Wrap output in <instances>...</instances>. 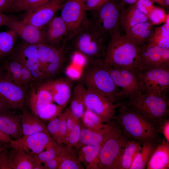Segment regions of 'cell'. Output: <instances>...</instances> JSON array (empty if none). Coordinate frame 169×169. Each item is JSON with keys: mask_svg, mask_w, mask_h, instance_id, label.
I'll return each instance as SVG.
<instances>
[{"mask_svg": "<svg viewBox=\"0 0 169 169\" xmlns=\"http://www.w3.org/2000/svg\"><path fill=\"white\" fill-rule=\"evenodd\" d=\"M50 92L41 83H34L27 89L26 104L36 115L47 104L53 102Z\"/></svg>", "mask_w": 169, "mask_h": 169, "instance_id": "obj_20", "label": "cell"}, {"mask_svg": "<svg viewBox=\"0 0 169 169\" xmlns=\"http://www.w3.org/2000/svg\"><path fill=\"white\" fill-rule=\"evenodd\" d=\"M157 143L150 141L143 144L135 156L129 169L146 168L150 157Z\"/></svg>", "mask_w": 169, "mask_h": 169, "instance_id": "obj_34", "label": "cell"}, {"mask_svg": "<svg viewBox=\"0 0 169 169\" xmlns=\"http://www.w3.org/2000/svg\"><path fill=\"white\" fill-rule=\"evenodd\" d=\"M108 37L88 18L86 15L80 26L68 35L65 42L75 52L82 54L88 60H103Z\"/></svg>", "mask_w": 169, "mask_h": 169, "instance_id": "obj_1", "label": "cell"}, {"mask_svg": "<svg viewBox=\"0 0 169 169\" xmlns=\"http://www.w3.org/2000/svg\"><path fill=\"white\" fill-rule=\"evenodd\" d=\"M14 4L13 0H0V12L12 11Z\"/></svg>", "mask_w": 169, "mask_h": 169, "instance_id": "obj_51", "label": "cell"}, {"mask_svg": "<svg viewBox=\"0 0 169 169\" xmlns=\"http://www.w3.org/2000/svg\"><path fill=\"white\" fill-rule=\"evenodd\" d=\"M159 133H161L166 141L169 142V120L166 118L158 128Z\"/></svg>", "mask_w": 169, "mask_h": 169, "instance_id": "obj_50", "label": "cell"}, {"mask_svg": "<svg viewBox=\"0 0 169 169\" xmlns=\"http://www.w3.org/2000/svg\"><path fill=\"white\" fill-rule=\"evenodd\" d=\"M37 46L41 66L46 81L51 80L60 72L64 63L67 49L65 41L60 47L46 43Z\"/></svg>", "mask_w": 169, "mask_h": 169, "instance_id": "obj_9", "label": "cell"}, {"mask_svg": "<svg viewBox=\"0 0 169 169\" xmlns=\"http://www.w3.org/2000/svg\"><path fill=\"white\" fill-rule=\"evenodd\" d=\"M139 91L143 94L166 95L169 90V69L137 67Z\"/></svg>", "mask_w": 169, "mask_h": 169, "instance_id": "obj_8", "label": "cell"}, {"mask_svg": "<svg viewBox=\"0 0 169 169\" xmlns=\"http://www.w3.org/2000/svg\"><path fill=\"white\" fill-rule=\"evenodd\" d=\"M86 88L81 82L74 87L73 91L70 110L78 119H81L85 109L84 98Z\"/></svg>", "mask_w": 169, "mask_h": 169, "instance_id": "obj_32", "label": "cell"}, {"mask_svg": "<svg viewBox=\"0 0 169 169\" xmlns=\"http://www.w3.org/2000/svg\"><path fill=\"white\" fill-rule=\"evenodd\" d=\"M81 119L85 128L94 131H102L104 128L105 124L97 115L85 108Z\"/></svg>", "mask_w": 169, "mask_h": 169, "instance_id": "obj_37", "label": "cell"}, {"mask_svg": "<svg viewBox=\"0 0 169 169\" xmlns=\"http://www.w3.org/2000/svg\"><path fill=\"white\" fill-rule=\"evenodd\" d=\"M125 103L158 128L169 114V100L166 95L143 94L138 91Z\"/></svg>", "mask_w": 169, "mask_h": 169, "instance_id": "obj_6", "label": "cell"}, {"mask_svg": "<svg viewBox=\"0 0 169 169\" xmlns=\"http://www.w3.org/2000/svg\"><path fill=\"white\" fill-rule=\"evenodd\" d=\"M62 148V147L56 143L49 149L34 156L38 161L43 165L44 163L59 156L61 151Z\"/></svg>", "mask_w": 169, "mask_h": 169, "instance_id": "obj_40", "label": "cell"}, {"mask_svg": "<svg viewBox=\"0 0 169 169\" xmlns=\"http://www.w3.org/2000/svg\"><path fill=\"white\" fill-rule=\"evenodd\" d=\"M60 9V17L67 26L69 35L81 25L86 15V11L83 3L78 0H66Z\"/></svg>", "mask_w": 169, "mask_h": 169, "instance_id": "obj_18", "label": "cell"}, {"mask_svg": "<svg viewBox=\"0 0 169 169\" xmlns=\"http://www.w3.org/2000/svg\"><path fill=\"white\" fill-rule=\"evenodd\" d=\"M9 145L0 152V169H44L34 155Z\"/></svg>", "mask_w": 169, "mask_h": 169, "instance_id": "obj_12", "label": "cell"}, {"mask_svg": "<svg viewBox=\"0 0 169 169\" xmlns=\"http://www.w3.org/2000/svg\"><path fill=\"white\" fill-rule=\"evenodd\" d=\"M44 31L45 43L54 46L64 40L69 34L67 26L60 16L54 17Z\"/></svg>", "mask_w": 169, "mask_h": 169, "instance_id": "obj_24", "label": "cell"}, {"mask_svg": "<svg viewBox=\"0 0 169 169\" xmlns=\"http://www.w3.org/2000/svg\"><path fill=\"white\" fill-rule=\"evenodd\" d=\"M108 0H87L83 3L84 10L92 11L100 8Z\"/></svg>", "mask_w": 169, "mask_h": 169, "instance_id": "obj_47", "label": "cell"}, {"mask_svg": "<svg viewBox=\"0 0 169 169\" xmlns=\"http://www.w3.org/2000/svg\"><path fill=\"white\" fill-rule=\"evenodd\" d=\"M104 64L115 84L120 88L124 97L129 98L140 91L136 68L129 69Z\"/></svg>", "mask_w": 169, "mask_h": 169, "instance_id": "obj_13", "label": "cell"}, {"mask_svg": "<svg viewBox=\"0 0 169 169\" xmlns=\"http://www.w3.org/2000/svg\"><path fill=\"white\" fill-rule=\"evenodd\" d=\"M119 114L115 115L113 119L119 124L130 140L138 141L142 145L150 141L156 143L160 142L157 128L129 107L124 102L119 107Z\"/></svg>", "mask_w": 169, "mask_h": 169, "instance_id": "obj_2", "label": "cell"}, {"mask_svg": "<svg viewBox=\"0 0 169 169\" xmlns=\"http://www.w3.org/2000/svg\"><path fill=\"white\" fill-rule=\"evenodd\" d=\"M70 110L68 107L60 115L59 135L57 143L60 145L63 143L67 132V120Z\"/></svg>", "mask_w": 169, "mask_h": 169, "instance_id": "obj_42", "label": "cell"}, {"mask_svg": "<svg viewBox=\"0 0 169 169\" xmlns=\"http://www.w3.org/2000/svg\"><path fill=\"white\" fill-rule=\"evenodd\" d=\"M149 21L148 17L140 11L135 3L123 9L121 15L120 24L125 31L135 25Z\"/></svg>", "mask_w": 169, "mask_h": 169, "instance_id": "obj_30", "label": "cell"}, {"mask_svg": "<svg viewBox=\"0 0 169 169\" xmlns=\"http://www.w3.org/2000/svg\"><path fill=\"white\" fill-rule=\"evenodd\" d=\"M129 140L115 119L106 123L99 153L100 169H115L119 156Z\"/></svg>", "mask_w": 169, "mask_h": 169, "instance_id": "obj_5", "label": "cell"}, {"mask_svg": "<svg viewBox=\"0 0 169 169\" xmlns=\"http://www.w3.org/2000/svg\"><path fill=\"white\" fill-rule=\"evenodd\" d=\"M72 62L77 65L83 67L86 64L88 59L80 53L74 52L72 55Z\"/></svg>", "mask_w": 169, "mask_h": 169, "instance_id": "obj_49", "label": "cell"}, {"mask_svg": "<svg viewBox=\"0 0 169 169\" xmlns=\"http://www.w3.org/2000/svg\"><path fill=\"white\" fill-rule=\"evenodd\" d=\"M12 141L11 137L3 132L0 130V141L4 143H9Z\"/></svg>", "mask_w": 169, "mask_h": 169, "instance_id": "obj_53", "label": "cell"}, {"mask_svg": "<svg viewBox=\"0 0 169 169\" xmlns=\"http://www.w3.org/2000/svg\"><path fill=\"white\" fill-rule=\"evenodd\" d=\"M9 110L0 112V130L16 140L23 135L21 119Z\"/></svg>", "mask_w": 169, "mask_h": 169, "instance_id": "obj_23", "label": "cell"}, {"mask_svg": "<svg viewBox=\"0 0 169 169\" xmlns=\"http://www.w3.org/2000/svg\"><path fill=\"white\" fill-rule=\"evenodd\" d=\"M167 14L162 8L156 6L148 16L149 20L154 25H158L165 22Z\"/></svg>", "mask_w": 169, "mask_h": 169, "instance_id": "obj_41", "label": "cell"}, {"mask_svg": "<svg viewBox=\"0 0 169 169\" xmlns=\"http://www.w3.org/2000/svg\"><path fill=\"white\" fill-rule=\"evenodd\" d=\"M101 144L85 146L80 149L78 157L86 169H100L99 155Z\"/></svg>", "mask_w": 169, "mask_h": 169, "instance_id": "obj_28", "label": "cell"}, {"mask_svg": "<svg viewBox=\"0 0 169 169\" xmlns=\"http://www.w3.org/2000/svg\"><path fill=\"white\" fill-rule=\"evenodd\" d=\"M79 120L74 115L70 110L67 120V133L63 143L66 144L69 132Z\"/></svg>", "mask_w": 169, "mask_h": 169, "instance_id": "obj_46", "label": "cell"}, {"mask_svg": "<svg viewBox=\"0 0 169 169\" xmlns=\"http://www.w3.org/2000/svg\"><path fill=\"white\" fill-rule=\"evenodd\" d=\"M14 1V3L15 2H17V1L19 0H13Z\"/></svg>", "mask_w": 169, "mask_h": 169, "instance_id": "obj_61", "label": "cell"}, {"mask_svg": "<svg viewBox=\"0 0 169 169\" xmlns=\"http://www.w3.org/2000/svg\"><path fill=\"white\" fill-rule=\"evenodd\" d=\"M74 147L67 145L62 147L59 158L58 169H84Z\"/></svg>", "mask_w": 169, "mask_h": 169, "instance_id": "obj_31", "label": "cell"}, {"mask_svg": "<svg viewBox=\"0 0 169 169\" xmlns=\"http://www.w3.org/2000/svg\"><path fill=\"white\" fill-rule=\"evenodd\" d=\"M51 92L53 101L64 109L71 95V85L64 79L49 80L41 83Z\"/></svg>", "mask_w": 169, "mask_h": 169, "instance_id": "obj_21", "label": "cell"}, {"mask_svg": "<svg viewBox=\"0 0 169 169\" xmlns=\"http://www.w3.org/2000/svg\"><path fill=\"white\" fill-rule=\"evenodd\" d=\"M125 5V4L129 5L135 4L137 0H120Z\"/></svg>", "mask_w": 169, "mask_h": 169, "instance_id": "obj_56", "label": "cell"}, {"mask_svg": "<svg viewBox=\"0 0 169 169\" xmlns=\"http://www.w3.org/2000/svg\"><path fill=\"white\" fill-rule=\"evenodd\" d=\"M64 110L61 106L51 102L40 110L37 116L44 121H49L59 116Z\"/></svg>", "mask_w": 169, "mask_h": 169, "instance_id": "obj_38", "label": "cell"}, {"mask_svg": "<svg viewBox=\"0 0 169 169\" xmlns=\"http://www.w3.org/2000/svg\"><path fill=\"white\" fill-rule=\"evenodd\" d=\"M105 128L106 123L103 130L100 131H94L83 127L81 130L78 142L75 147L80 149L85 146L101 144L104 139Z\"/></svg>", "mask_w": 169, "mask_h": 169, "instance_id": "obj_33", "label": "cell"}, {"mask_svg": "<svg viewBox=\"0 0 169 169\" xmlns=\"http://www.w3.org/2000/svg\"><path fill=\"white\" fill-rule=\"evenodd\" d=\"M141 145L136 141L130 140L126 143L117 161L115 169H129Z\"/></svg>", "mask_w": 169, "mask_h": 169, "instance_id": "obj_29", "label": "cell"}, {"mask_svg": "<svg viewBox=\"0 0 169 169\" xmlns=\"http://www.w3.org/2000/svg\"><path fill=\"white\" fill-rule=\"evenodd\" d=\"M153 2H156L163 6L164 0H150Z\"/></svg>", "mask_w": 169, "mask_h": 169, "instance_id": "obj_58", "label": "cell"}, {"mask_svg": "<svg viewBox=\"0 0 169 169\" xmlns=\"http://www.w3.org/2000/svg\"><path fill=\"white\" fill-rule=\"evenodd\" d=\"M65 73L72 79H79L81 74V70L76 67L69 66L66 69Z\"/></svg>", "mask_w": 169, "mask_h": 169, "instance_id": "obj_48", "label": "cell"}, {"mask_svg": "<svg viewBox=\"0 0 169 169\" xmlns=\"http://www.w3.org/2000/svg\"><path fill=\"white\" fill-rule=\"evenodd\" d=\"M142 48L128 34L122 35L120 32H117L110 37L103 62L113 66L135 68Z\"/></svg>", "mask_w": 169, "mask_h": 169, "instance_id": "obj_3", "label": "cell"}, {"mask_svg": "<svg viewBox=\"0 0 169 169\" xmlns=\"http://www.w3.org/2000/svg\"><path fill=\"white\" fill-rule=\"evenodd\" d=\"M153 3L150 0H137L135 4L140 11L148 17L155 6Z\"/></svg>", "mask_w": 169, "mask_h": 169, "instance_id": "obj_45", "label": "cell"}, {"mask_svg": "<svg viewBox=\"0 0 169 169\" xmlns=\"http://www.w3.org/2000/svg\"><path fill=\"white\" fill-rule=\"evenodd\" d=\"M79 1L82 2V3H84L87 0H78Z\"/></svg>", "mask_w": 169, "mask_h": 169, "instance_id": "obj_60", "label": "cell"}, {"mask_svg": "<svg viewBox=\"0 0 169 169\" xmlns=\"http://www.w3.org/2000/svg\"><path fill=\"white\" fill-rule=\"evenodd\" d=\"M10 18V17L0 12V28L3 26L6 25Z\"/></svg>", "mask_w": 169, "mask_h": 169, "instance_id": "obj_54", "label": "cell"}, {"mask_svg": "<svg viewBox=\"0 0 169 169\" xmlns=\"http://www.w3.org/2000/svg\"><path fill=\"white\" fill-rule=\"evenodd\" d=\"M4 143L0 141V152L5 148L9 144Z\"/></svg>", "mask_w": 169, "mask_h": 169, "instance_id": "obj_57", "label": "cell"}, {"mask_svg": "<svg viewBox=\"0 0 169 169\" xmlns=\"http://www.w3.org/2000/svg\"><path fill=\"white\" fill-rule=\"evenodd\" d=\"M125 5L120 0H108L91 11L90 20L102 32L110 37L120 32L121 13Z\"/></svg>", "mask_w": 169, "mask_h": 169, "instance_id": "obj_7", "label": "cell"}, {"mask_svg": "<svg viewBox=\"0 0 169 169\" xmlns=\"http://www.w3.org/2000/svg\"><path fill=\"white\" fill-rule=\"evenodd\" d=\"M10 109L6 101L0 95V112Z\"/></svg>", "mask_w": 169, "mask_h": 169, "instance_id": "obj_55", "label": "cell"}, {"mask_svg": "<svg viewBox=\"0 0 169 169\" xmlns=\"http://www.w3.org/2000/svg\"><path fill=\"white\" fill-rule=\"evenodd\" d=\"M84 100L85 108L99 116L104 124L110 122L113 118L116 109L123 103L113 102L100 92L86 88Z\"/></svg>", "mask_w": 169, "mask_h": 169, "instance_id": "obj_11", "label": "cell"}, {"mask_svg": "<svg viewBox=\"0 0 169 169\" xmlns=\"http://www.w3.org/2000/svg\"><path fill=\"white\" fill-rule=\"evenodd\" d=\"M13 57L30 72L35 83L46 81L41 66L37 45L25 43Z\"/></svg>", "mask_w": 169, "mask_h": 169, "instance_id": "obj_15", "label": "cell"}, {"mask_svg": "<svg viewBox=\"0 0 169 169\" xmlns=\"http://www.w3.org/2000/svg\"><path fill=\"white\" fill-rule=\"evenodd\" d=\"M52 0H19L14 3L13 11L31 12Z\"/></svg>", "mask_w": 169, "mask_h": 169, "instance_id": "obj_39", "label": "cell"}, {"mask_svg": "<svg viewBox=\"0 0 169 169\" xmlns=\"http://www.w3.org/2000/svg\"><path fill=\"white\" fill-rule=\"evenodd\" d=\"M56 143L49 133L40 132L29 135H23L17 140H12L9 145L15 149L34 155L49 149Z\"/></svg>", "mask_w": 169, "mask_h": 169, "instance_id": "obj_14", "label": "cell"}, {"mask_svg": "<svg viewBox=\"0 0 169 169\" xmlns=\"http://www.w3.org/2000/svg\"><path fill=\"white\" fill-rule=\"evenodd\" d=\"M137 67L169 69V48L146 44L142 48Z\"/></svg>", "mask_w": 169, "mask_h": 169, "instance_id": "obj_16", "label": "cell"}, {"mask_svg": "<svg viewBox=\"0 0 169 169\" xmlns=\"http://www.w3.org/2000/svg\"><path fill=\"white\" fill-rule=\"evenodd\" d=\"M60 115L54 120L49 121L46 126L49 134L56 143L59 135Z\"/></svg>", "mask_w": 169, "mask_h": 169, "instance_id": "obj_44", "label": "cell"}, {"mask_svg": "<svg viewBox=\"0 0 169 169\" xmlns=\"http://www.w3.org/2000/svg\"><path fill=\"white\" fill-rule=\"evenodd\" d=\"M22 110V112L20 115L21 119L23 135H29L40 132L49 133L44 121L38 116L25 108Z\"/></svg>", "mask_w": 169, "mask_h": 169, "instance_id": "obj_26", "label": "cell"}, {"mask_svg": "<svg viewBox=\"0 0 169 169\" xmlns=\"http://www.w3.org/2000/svg\"><path fill=\"white\" fill-rule=\"evenodd\" d=\"M149 20L139 23L125 32L135 40L137 45L142 48L147 43L151 36L154 28Z\"/></svg>", "mask_w": 169, "mask_h": 169, "instance_id": "obj_27", "label": "cell"}, {"mask_svg": "<svg viewBox=\"0 0 169 169\" xmlns=\"http://www.w3.org/2000/svg\"><path fill=\"white\" fill-rule=\"evenodd\" d=\"M59 156L44 163L43 166L44 169H58L59 166Z\"/></svg>", "mask_w": 169, "mask_h": 169, "instance_id": "obj_52", "label": "cell"}, {"mask_svg": "<svg viewBox=\"0 0 169 169\" xmlns=\"http://www.w3.org/2000/svg\"><path fill=\"white\" fill-rule=\"evenodd\" d=\"M17 36L15 32L12 30L0 32V57L11 52Z\"/></svg>", "mask_w": 169, "mask_h": 169, "instance_id": "obj_36", "label": "cell"}, {"mask_svg": "<svg viewBox=\"0 0 169 169\" xmlns=\"http://www.w3.org/2000/svg\"><path fill=\"white\" fill-rule=\"evenodd\" d=\"M18 84L27 89L35 83L30 72L13 56L5 61L3 66Z\"/></svg>", "mask_w": 169, "mask_h": 169, "instance_id": "obj_22", "label": "cell"}, {"mask_svg": "<svg viewBox=\"0 0 169 169\" xmlns=\"http://www.w3.org/2000/svg\"><path fill=\"white\" fill-rule=\"evenodd\" d=\"M103 60H88L82 68L79 79L86 88L96 90L113 102H121L124 96L105 69Z\"/></svg>", "mask_w": 169, "mask_h": 169, "instance_id": "obj_4", "label": "cell"}, {"mask_svg": "<svg viewBox=\"0 0 169 169\" xmlns=\"http://www.w3.org/2000/svg\"><path fill=\"white\" fill-rule=\"evenodd\" d=\"M16 33L25 43L34 45L45 43L44 31L23 20L10 17L6 25Z\"/></svg>", "mask_w": 169, "mask_h": 169, "instance_id": "obj_19", "label": "cell"}, {"mask_svg": "<svg viewBox=\"0 0 169 169\" xmlns=\"http://www.w3.org/2000/svg\"><path fill=\"white\" fill-rule=\"evenodd\" d=\"M169 5V0H164L163 6L168 8Z\"/></svg>", "mask_w": 169, "mask_h": 169, "instance_id": "obj_59", "label": "cell"}, {"mask_svg": "<svg viewBox=\"0 0 169 169\" xmlns=\"http://www.w3.org/2000/svg\"><path fill=\"white\" fill-rule=\"evenodd\" d=\"M66 0H52L34 11L26 13L23 20L41 30L61 9Z\"/></svg>", "mask_w": 169, "mask_h": 169, "instance_id": "obj_17", "label": "cell"}, {"mask_svg": "<svg viewBox=\"0 0 169 169\" xmlns=\"http://www.w3.org/2000/svg\"><path fill=\"white\" fill-rule=\"evenodd\" d=\"M169 168V142L164 138L157 143L150 157L146 169Z\"/></svg>", "mask_w": 169, "mask_h": 169, "instance_id": "obj_25", "label": "cell"}, {"mask_svg": "<svg viewBox=\"0 0 169 169\" xmlns=\"http://www.w3.org/2000/svg\"><path fill=\"white\" fill-rule=\"evenodd\" d=\"M27 92V89L16 83L5 69L0 67V95L10 109L22 110L25 108Z\"/></svg>", "mask_w": 169, "mask_h": 169, "instance_id": "obj_10", "label": "cell"}, {"mask_svg": "<svg viewBox=\"0 0 169 169\" xmlns=\"http://www.w3.org/2000/svg\"><path fill=\"white\" fill-rule=\"evenodd\" d=\"M1 66H0V67H1Z\"/></svg>", "mask_w": 169, "mask_h": 169, "instance_id": "obj_62", "label": "cell"}, {"mask_svg": "<svg viewBox=\"0 0 169 169\" xmlns=\"http://www.w3.org/2000/svg\"><path fill=\"white\" fill-rule=\"evenodd\" d=\"M81 123L79 120L69 132L66 144L67 145L74 147L77 145L83 127Z\"/></svg>", "mask_w": 169, "mask_h": 169, "instance_id": "obj_43", "label": "cell"}, {"mask_svg": "<svg viewBox=\"0 0 169 169\" xmlns=\"http://www.w3.org/2000/svg\"><path fill=\"white\" fill-rule=\"evenodd\" d=\"M147 43L160 48H169V23H164L155 27Z\"/></svg>", "mask_w": 169, "mask_h": 169, "instance_id": "obj_35", "label": "cell"}]
</instances>
